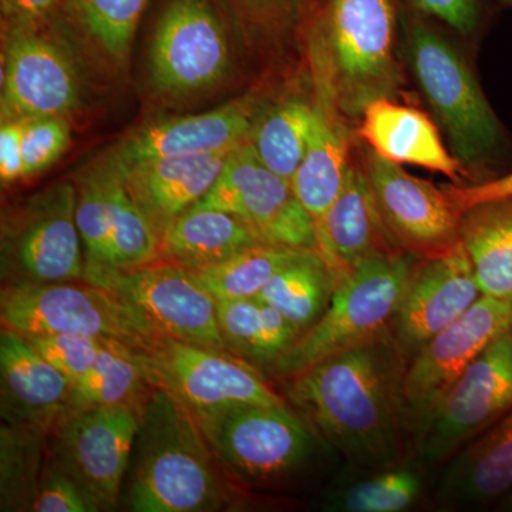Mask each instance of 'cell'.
<instances>
[{
	"instance_id": "cell-1",
	"label": "cell",
	"mask_w": 512,
	"mask_h": 512,
	"mask_svg": "<svg viewBox=\"0 0 512 512\" xmlns=\"http://www.w3.org/2000/svg\"><path fill=\"white\" fill-rule=\"evenodd\" d=\"M404 369L389 335L285 380V399L349 466H400L410 434L402 406Z\"/></svg>"
},
{
	"instance_id": "cell-2",
	"label": "cell",
	"mask_w": 512,
	"mask_h": 512,
	"mask_svg": "<svg viewBox=\"0 0 512 512\" xmlns=\"http://www.w3.org/2000/svg\"><path fill=\"white\" fill-rule=\"evenodd\" d=\"M402 0H303L298 45L320 99L357 124L382 97L412 101L400 55Z\"/></svg>"
},
{
	"instance_id": "cell-3",
	"label": "cell",
	"mask_w": 512,
	"mask_h": 512,
	"mask_svg": "<svg viewBox=\"0 0 512 512\" xmlns=\"http://www.w3.org/2000/svg\"><path fill=\"white\" fill-rule=\"evenodd\" d=\"M400 55L468 184L511 171L512 141L448 30L402 0Z\"/></svg>"
},
{
	"instance_id": "cell-4",
	"label": "cell",
	"mask_w": 512,
	"mask_h": 512,
	"mask_svg": "<svg viewBox=\"0 0 512 512\" xmlns=\"http://www.w3.org/2000/svg\"><path fill=\"white\" fill-rule=\"evenodd\" d=\"M214 453L194 414L163 387L144 407L124 501L133 512H210L227 503Z\"/></svg>"
},
{
	"instance_id": "cell-5",
	"label": "cell",
	"mask_w": 512,
	"mask_h": 512,
	"mask_svg": "<svg viewBox=\"0 0 512 512\" xmlns=\"http://www.w3.org/2000/svg\"><path fill=\"white\" fill-rule=\"evenodd\" d=\"M417 261L394 252L367 259L343 275L322 318L302 333L269 375L288 380L330 356L389 336Z\"/></svg>"
},
{
	"instance_id": "cell-6",
	"label": "cell",
	"mask_w": 512,
	"mask_h": 512,
	"mask_svg": "<svg viewBox=\"0 0 512 512\" xmlns=\"http://www.w3.org/2000/svg\"><path fill=\"white\" fill-rule=\"evenodd\" d=\"M195 419L215 458L244 483H282L318 454L319 434L289 403L238 404Z\"/></svg>"
},
{
	"instance_id": "cell-7",
	"label": "cell",
	"mask_w": 512,
	"mask_h": 512,
	"mask_svg": "<svg viewBox=\"0 0 512 512\" xmlns=\"http://www.w3.org/2000/svg\"><path fill=\"white\" fill-rule=\"evenodd\" d=\"M3 328L23 336L77 335L148 350L160 335L114 293L86 281L8 284L0 292Z\"/></svg>"
},
{
	"instance_id": "cell-8",
	"label": "cell",
	"mask_w": 512,
	"mask_h": 512,
	"mask_svg": "<svg viewBox=\"0 0 512 512\" xmlns=\"http://www.w3.org/2000/svg\"><path fill=\"white\" fill-rule=\"evenodd\" d=\"M76 204V185L64 180L30 195L3 215V284L83 281L84 252Z\"/></svg>"
},
{
	"instance_id": "cell-9",
	"label": "cell",
	"mask_w": 512,
	"mask_h": 512,
	"mask_svg": "<svg viewBox=\"0 0 512 512\" xmlns=\"http://www.w3.org/2000/svg\"><path fill=\"white\" fill-rule=\"evenodd\" d=\"M231 29L215 0H165L148 50L151 87L187 97L227 80L234 60Z\"/></svg>"
},
{
	"instance_id": "cell-10",
	"label": "cell",
	"mask_w": 512,
	"mask_h": 512,
	"mask_svg": "<svg viewBox=\"0 0 512 512\" xmlns=\"http://www.w3.org/2000/svg\"><path fill=\"white\" fill-rule=\"evenodd\" d=\"M144 410L96 406L66 409L47 436V448L97 511L119 505Z\"/></svg>"
},
{
	"instance_id": "cell-11",
	"label": "cell",
	"mask_w": 512,
	"mask_h": 512,
	"mask_svg": "<svg viewBox=\"0 0 512 512\" xmlns=\"http://www.w3.org/2000/svg\"><path fill=\"white\" fill-rule=\"evenodd\" d=\"M511 325L512 302L481 295L461 318L437 333L407 362L402 377L403 414L407 430L417 441L448 390Z\"/></svg>"
},
{
	"instance_id": "cell-12",
	"label": "cell",
	"mask_w": 512,
	"mask_h": 512,
	"mask_svg": "<svg viewBox=\"0 0 512 512\" xmlns=\"http://www.w3.org/2000/svg\"><path fill=\"white\" fill-rule=\"evenodd\" d=\"M83 281L114 293L160 336L227 350L214 296L190 271L173 262L157 259L134 268L100 272Z\"/></svg>"
},
{
	"instance_id": "cell-13",
	"label": "cell",
	"mask_w": 512,
	"mask_h": 512,
	"mask_svg": "<svg viewBox=\"0 0 512 512\" xmlns=\"http://www.w3.org/2000/svg\"><path fill=\"white\" fill-rule=\"evenodd\" d=\"M55 29L3 26L2 120L67 117L82 106V74Z\"/></svg>"
},
{
	"instance_id": "cell-14",
	"label": "cell",
	"mask_w": 512,
	"mask_h": 512,
	"mask_svg": "<svg viewBox=\"0 0 512 512\" xmlns=\"http://www.w3.org/2000/svg\"><path fill=\"white\" fill-rule=\"evenodd\" d=\"M157 387H163L195 417L238 404L281 406L261 370L228 350L160 336L146 352Z\"/></svg>"
},
{
	"instance_id": "cell-15",
	"label": "cell",
	"mask_w": 512,
	"mask_h": 512,
	"mask_svg": "<svg viewBox=\"0 0 512 512\" xmlns=\"http://www.w3.org/2000/svg\"><path fill=\"white\" fill-rule=\"evenodd\" d=\"M194 207L237 215L269 244L318 251L315 224L291 181L269 170L248 140L229 154L220 177Z\"/></svg>"
},
{
	"instance_id": "cell-16",
	"label": "cell",
	"mask_w": 512,
	"mask_h": 512,
	"mask_svg": "<svg viewBox=\"0 0 512 512\" xmlns=\"http://www.w3.org/2000/svg\"><path fill=\"white\" fill-rule=\"evenodd\" d=\"M512 410V326L473 360L448 390L417 441L421 463H447Z\"/></svg>"
},
{
	"instance_id": "cell-17",
	"label": "cell",
	"mask_w": 512,
	"mask_h": 512,
	"mask_svg": "<svg viewBox=\"0 0 512 512\" xmlns=\"http://www.w3.org/2000/svg\"><path fill=\"white\" fill-rule=\"evenodd\" d=\"M359 151L384 227L399 251L427 259L460 244V214L443 187L383 160L360 140Z\"/></svg>"
},
{
	"instance_id": "cell-18",
	"label": "cell",
	"mask_w": 512,
	"mask_h": 512,
	"mask_svg": "<svg viewBox=\"0 0 512 512\" xmlns=\"http://www.w3.org/2000/svg\"><path fill=\"white\" fill-rule=\"evenodd\" d=\"M274 90L256 87L217 109L151 121L116 144L109 153L120 164L165 157L231 153L254 127Z\"/></svg>"
},
{
	"instance_id": "cell-19",
	"label": "cell",
	"mask_w": 512,
	"mask_h": 512,
	"mask_svg": "<svg viewBox=\"0 0 512 512\" xmlns=\"http://www.w3.org/2000/svg\"><path fill=\"white\" fill-rule=\"evenodd\" d=\"M483 295L470 259L458 244L446 254L419 259L394 316L390 338L403 362L464 315Z\"/></svg>"
},
{
	"instance_id": "cell-20",
	"label": "cell",
	"mask_w": 512,
	"mask_h": 512,
	"mask_svg": "<svg viewBox=\"0 0 512 512\" xmlns=\"http://www.w3.org/2000/svg\"><path fill=\"white\" fill-rule=\"evenodd\" d=\"M439 124L410 101L382 97L367 104L356 124L357 138L383 160L443 174L468 184V174L450 153Z\"/></svg>"
},
{
	"instance_id": "cell-21",
	"label": "cell",
	"mask_w": 512,
	"mask_h": 512,
	"mask_svg": "<svg viewBox=\"0 0 512 512\" xmlns=\"http://www.w3.org/2000/svg\"><path fill=\"white\" fill-rule=\"evenodd\" d=\"M315 229L318 252L339 279L367 259L402 252L384 227L360 158L359 141L342 190Z\"/></svg>"
},
{
	"instance_id": "cell-22",
	"label": "cell",
	"mask_w": 512,
	"mask_h": 512,
	"mask_svg": "<svg viewBox=\"0 0 512 512\" xmlns=\"http://www.w3.org/2000/svg\"><path fill=\"white\" fill-rule=\"evenodd\" d=\"M70 380L26 336L0 332V414L3 423L52 429L67 409Z\"/></svg>"
},
{
	"instance_id": "cell-23",
	"label": "cell",
	"mask_w": 512,
	"mask_h": 512,
	"mask_svg": "<svg viewBox=\"0 0 512 512\" xmlns=\"http://www.w3.org/2000/svg\"><path fill=\"white\" fill-rule=\"evenodd\" d=\"M231 153L165 157L133 164L116 163L106 156L119 168L131 197L161 239L178 217L211 190Z\"/></svg>"
},
{
	"instance_id": "cell-24",
	"label": "cell",
	"mask_w": 512,
	"mask_h": 512,
	"mask_svg": "<svg viewBox=\"0 0 512 512\" xmlns=\"http://www.w3.org/2000/svg\"><path fill=\"white\" fill-rule=\"evenodd\" d=\"M357 141L356 124L316 96L311 137L291 180L293 191L311 215L315 228L342 190Z\"/></svg>"
},
{
	"instance_id": "cell-25",
	"label": "cell",
	"mask_w": 512,
	"mask_h": 512,
	"mask_svg": "<svg viewBox=\"0 0 512 512\" xmlns=\"http://www.w3.org/2000/svg\"><path fill=\"white\" fill-rule=\"evenodd\" d=\"M512 493V410L447 461L436 498L447 505L495 503Z\"/></svg>"
},
{
	"instance_id": "cell-26",
	"label": "cell",
	"mask_w": 512,
	"mask_h": 512,
	"mask_svg": "<svg viewBox=\"0 0 512 512\" xmlns=\"http://www.w3.org/2000/svg\"><path fill=\"white\" fill-rule=\"evenodd\" d=\"M259 244L269 242L237 215L192 207L161 237L160 259L195 272L228 261Z\"/></svg>"
},
{
	"instance_id": "cell-27",
	"label": "cell",
	"mask_w": 512,
	"mask_h": 512,
	"mask_svg": "<svg viewBox=\"0 0 512 512\" xmlns=\"http://www.w3.org/2000/svg\"><path fill=\"white\" fill-rule=\"evenodd\" d=\"M316 116V96L309 89L288 87L272 93L256 119L248 141L275 174L291 181L305 156Z\"/></svg>"
},
{
	"instance_id": "cell-28",
	"label": "cell",
	"mask_w": 512,
	"mask_h": 512,
	"mask_svg": "<svg viewBox=\"0 0 512 512\" xmlns=\"http://www.w3.org/2000/svg\"><path fill=\"white\" fill-rule=\"evenodd\" d=\"M458 235L481 293L512 302V197L468 208Z\"/></svg>"
},
{
	"instance_id": "cell-29",
	"label": "cell",
	"mask_w": 512,
	"mask_h": 512,
	"mask_svg": "<svg viewBox=\"0 0 512 512\" xmlns=\"http://www.w3.org/2000/svg\"><path fill=\"white\" fill-rule=\"evenodd\" d=\"M217 315L228 352L262 373H269L302 335L258 296L217 302Z\"/></svg>"
},
{
	"instance_id": "cell-30",
	"label": "cell",
	"mask_w": 512,
	"mask_h": 512,
	"mask_svg": "<svg viewBox=\"0 0 512 512\" xmlns=\"http://www.w3.org/2000/svg\"><path fill=\"white\" fill-rule=\"evenodd\" d=\"M147 350L111 343L89 372L70 383L67 409L126 406L144 410L156 389Z\"/></svg>"
},
{
	"instance_id": "cell-31",
	"label": "cell",
	"mask_w": 512,
	"mask_h": 512,
	"mask_svg": "<svg viewBox=\"0 0 512 512\" xmlns=\"http://www.w3.org/2000/svg\"><path fill=\"white\" fill-rule=\"evenodd\" d=\"M338 282L339 276L329 262L316 249H305L268 282L258 298L305 333L328 309Z\"/></svg>"
},
{
	"instance_id": "cell-32",
	"label": "cell",
	"mask_w": 512,
	"mask_h": 512,
	"mask_svg": "<svg viewBox=\"0 0 512 512\" xmlns=\"http://www.w3.org/2000/svg\"><path fill=\"white\" fill-rule=\"evenodd\" d=\"M49 431L29 424H2L0 510H33L45 466Z\"/></svg>"
},
{
	"instance_id": "cell-33",
	"label": "cell",
	"mask_w": 512,
	"mask_h": 512,
	"mask_svg": "<svg viewBox=\"0 0 512 512\" xmlns=\"http://www.w3.org/2000/svg\"><path fill=\"white\" fill-rule=\"evenodd\" d=\"M148 0H64V20L117 69H126Z\"/></svg>"
},
{
	"instance_id": "cell-34",
	"label": "cell",
	"mask_w": 512,
	"mask_h": 512,
	"mask_svg": "<svg viewBox=\"0 0 512 512\" xmlns=\"http://www.w3.org/2000/svg\"><path fill=\"white\" fill-rule=\"evenodd\" d=\"M308 248L259 244L244 249L221 264L191 272L215 301L255 298L276 274Z\"/></svg>"
},
{
	"instance_id": "cell-35",
	"label": "cell",
	"mask_w": 512,
	"mask_h": 512,
	"mask_svg": "<svg viewBox=\"0 0 512 512\" xmlns=\"http://www.w3.org/2000/svg\"><path fill=\"white\" fill-rule=\"evenodd\" d=\"M100 160L113 221L114 269L134 268L157 261L160 259V237L131 197L116 164L107 156Z\"/></svg>"
},
{
	"instance_id": "cell-36",
	"label": "cell",
	"mask_w": 512,
	"mask_h": 512,
	"mask_svg": "<svg viewBox=\"0 0 512 512\" xmlns=\"http://www.w3.org/2000/svg\"><path fill=\"white\" fill-rule=\"evenodd\" d=\"M76 221L84 252V278L114 269L113 221L101 160L87 165L73 178Z\"/></svg>"
},
{
	"instance_id": "cell-37",
	"label": "cell",
	"mask_w": 512,
	"mask_h": 512,
	"mask_svg": "<svg viewBox=\"0 0 512 512\" xmlns=\"http://www.w3.org/2000/svg\"><path fill=\"white\" fill-rule=\"evenodd\" d=\"M423 491L420 474L400 466L372 470V474L330 491L323 501L326 511L400 512L409 510Z\"/></svg>"
},
{
	"instance_id": "cell-38",
	"label": "cell",
	"mask_w": 512,
	"mask_h": 512,
	"mask_svg": "<svg viewBox=\"0 0 512 512\" xmlns=\"http://www.w3.org/2000/svg\"><path fill=\"white\" fill-rule=\"evenodd\" d=\"M245 42L271 55L298 45L303 0H215Z\"/></svg>"
},
{
	"instance_id": "cell-39",
	"label": "cell",
	"mask_w": 512,
	"mask_h": 512,
	"mask_svg": "<svg viewBox=\"0 0 512 512\" xmlns=\"http://www.w3.org/2000/svg\"><path fill=\"white\" fill-rule=\"evenodd\" d=\"M412 8L447 29L451 35L474 42L483 35L495 12V0H406Z\"/></svg>"
},
{
	"instance_id": "cell-40",
	"label": "cell",
	"mask_w": 512,
	"mask_h": 512,
	"mask_svg": "<svg viewBox=\"0 0 512 512\" xmlns=\"http://www.w3.org/2000/svg\"><path fill=\"white\" fill-rule=\"evenodd\" d=\"M28 338V336H26ZM30 343L63 373L70 383L89 372L111 343L119 340L77 335L30 336Z\"/></svg>"
},
{
	"instance_id": "cell-41",
	"label": "cell",
	"mask_w": 512,
	"mask_h": 512,
	"mask_svg": "<svg viewBox=\"0 0 512 512\" xmlns=\"http://www.w3.org/2000/svg\"><path fill=\"white\" fill-rule=\"evenodd\" d=\"M72 141L67 117L23 120L25 178L43 173L63 156Z\"/></svg>"
},
{
	"instance_id": "cell-42",
	"label": "cell",
	"mask_w": 512,
	"mask_h": 512,
	"mask_svg": "<svg viewBox=\"0 0 512 512\" xmlns=\"http://www.w3.org/2000/svg\"><path fill=\"white\" fill-rule=\"evenodd\" d=\"M32 512H97L96 505L53 457L49 448Z\"/></svg>"
},
{
	"instance_id": "cell-43",
	"label": "cell",
	"mask_w": 512,
	"mask_h": 512,
	"mask_svg": "<svg viewBox=\"0 0 512 512\" xmlns=\"http://www.w3.org/2000/svg\"><path fill=\"white\" fill-rule=\"evenodd\" d=\"M2 26H56L64 19V0H0Z\"/></svg>"
},
{
	"instance_id": "cell-44",
	"label": "cell",
	"mask_w": 512,
	"mask_h": 512,
	"mask_svg": "<svg viewBox=\"0 0 512 512\" xmlns=\"http://www.w3.org/2000/svg\"><path fill=\"white\" fill-rule=\"evenodd\" d=\"M443 190L446 191L451 204L461 215L474 205L511 198L512 170L491 178V180L483 181V183L443 185Z\"/></svg>"
},
{
	"instance_id": "cell-45",
	"label": "cell",
	"mask_w": 512,
	"mask_h": 512,
	"mask_svg": "<svg viewBox=\"0 0 512 512\" xmlns=\"http://www.w3.org/2000/svg\"><path fill=\"white\" fill-rule=\"evenodd\" d=\"M23 120H2L0 126V180L12 184L25 178Z\"/></svg>"
},
{
	"instance_id": "cell-46",
	"label": "cell",
	"mask_w": 512,
	"mask_h": 512,
	"mask_svg": "<svg viewBox=\"0 0 512 512\" xmlns=\"http://www.w3.org/2000/svg\"><path fill=\"white\" fill-rule=\"evenodd\" d=\"M501 8H511L512 9V0H495Z\"/></svg>"
},
{
	"instance_id": "cell-47",
	"label": "cell",
	"mask_w": 512,
	"mask_h": 512,
	"mask_svg": "<svg viewBox=\"0 0 512 512\" xmlns=\"http://www.w3.org/2000/svg\"><path fill=\"white\" fill-rule=\"evenodd\" d=\"M503 507L505 510L512 511V493L508 495L507 500L504 501Z\"/></svg>"
},
{
	"instance_id": "cell-48",
	"label": "cell",
	"mask_w": 512,
	"mask_h": 512,
	"mask_svg": "<svg viewBox=\"0 0 512 512\" xmlns=\"http://www.w3.org/2000/svg\"><path fill=\"white\" fill-rule=\"evenodd\" d=\"M512 326V325H511Z\"/></svg>"
}]
</instances>
